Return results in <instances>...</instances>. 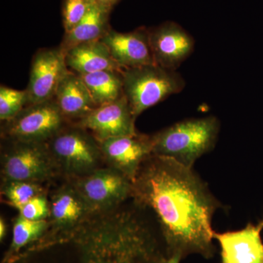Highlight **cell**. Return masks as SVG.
Returning <instances> with one entry per match:
<instances>
[{
	"instance_id": "6da1fadb",
	"label": "cell",
	"mask_w": 263,
	"mask_h": 263,
	"mask_svg": "<svg viewBox=\"0 0 263 263\" xmlns=\"http://www.w3.org/2000/svg\"><path fill=\"white\" fill-rule=\"evenodd\" d=\"M132 197L155 214L169 255L214 257L212 218L221 203L193 167L151 155L133 181Z\"/></svg>"
},
{
	"instance_id": "7a4b0ae2",
	"label": "cell",
	"mask_w": 263,
	"mask_h": 263,
	"mask_svg": "<svg viewBox=\"0 0 263 263\" xmlns=\"http://www.w3.org/2000/svg\"><path fill=\"white\" fill-rule=\"evenodd\" d=\"M112 212L95 215L70 236L47 243L62 253L51 263L164 262L168 254L162 235L136 210ZM8 263L33 262L16 256Z\"/></svg>"
},
{
	"instance_id": "3957f363",
	"label": "cell",
	"mask_w": 263,
	"mask_h": 263,
	"mask_svg": "<svg viewBox=\"0 0 263 263\" xmlns=\"http://www.w3.org/2000/svg\"><path fill=\"white\" fill-rule=\"evenodd\" d=\"M221 123L214 116L184 119L152 136L153 155L168 157L193 168L216 144Z\"/></svg>"
},
{
	"instance_id": "277c9868",
	"label": "cell",
	"mask_w": 263,
	"mask_h": 263,
	"mask_svg": "<svg viewBox=\"0 0 263 263\" xmlns=\"http://www.w3.org/2000/svg\"><path fill=\"white\" fill-rule=\"evenodd\" d=\"M124 95L135 117L184 89L186 81L177 70L151 65L124 69Z\"/></svg>"
},
{
	"instance_id": "5b68a950",
	"label": "cell",
	"mask_w": 263,
	"mask_h": 263,
	"mask_svg": "<svg viewBox=\"0 0 263 263\" xmlns=\"http://www.w3.org/2000/svg\"><path fill=\"white\" fill-rule=\"evenodd\" d=\"M47 144L59 171L72 179L100 168L105 162L100 142L75 124L66 126Z\"/></svg>"
},
{
	"instance_id": "8992f818",
	"label": "cell",
	"mask_w": 263,
	"mask_h": 263,
	"mask_svg": "<svg viewBox=\"0 0 263 263\" xmlns=\"http://www.w3.org/2000/svg\"><path fill=\"white\" fill-rule=\"evenodd\" d=\"M1 172L3 182L49 181L59 171L47 143L3 139Z\"/></svg>"
},
{
	"instance_id": "52a82bcc",
	"label": "cell",
	"mask_w": 263,
	"mask_h": 263,
	"mask_svg": "<svg viewBox=\"0 0 263 263\" xmlns=\"http://www.w3.org/2000/svg\"><path fill=\"white\" fill-rule=\"evenodd\" d=\"M2 124L3 139L48 143L70 123L62 116L53 98L27 105L14 118Z\"/></svg>"
},
{
	"instance_id": "ba28073f",
	"label": "cell",
	"mask_w": 263,
	"mask_h": 263,
	"mask_svg": "<svg viewBox=\"0 0 263 263\" xmlns=\"http://www.w3.org/2000/svg\"><path fill=\"white\" fill-rule=\"evenodd\" d=\"M72 184L95 215L112 212L133 197V181L110 166L72 179Z\"/></svg>"
},
{
	"instance_id": "9c48e42d",
	"label": "cell",
	"mask_w": 263,
	"mask_h": 263,
	"mask_svg": "<svg viewBox=\"0 0 263 263\" xmlns=\"http://www.w3.org/2000/svg\"><path fill=\"white\" fill-rule=\"evenodd\" d=\"M49 203L47 231L37 241L52 242L67 238L95 216L72 183L59 189Z\"/></svg>"
},
{
	"instance_id": "30bf717a",
	"label": "cell",
	"mask_w": 263,
	"mask_h": 263,
	"mask_svg": "<svg viewBox=\"0 0 263 263\" xmlns=\"http://www.w3.org/2000/svg\"><path fill=\"white\" fill-rule=\"evenodd\" d=\"M68 72L65 53L60 46L38 50L32 58L26 88L28 105L54 98L59 84Z\"/></svg>"
},
{
	"instance_id": "8fae6325",
	"label": "cell",
	"mask_w": 263,
	"mask_h": 263,
	"mask_svg": "<svg viewBox=\"0 0 263 263\" xmlns=\"http://www.w3.org/2000/svg\"><path fill=\"white\" fill-rule=\"evenodd\" d=\"M148 30L155 64L163 68L177 70L194 51L195 39L176 22H164Z\"/></svg>"
},
{
	"instance_id": "7c38bea8",
	"label": "cell",
	"mask_w": 263,
	"mask_h": 263,
	"mask_svg": "<svg viewBox=\"0 0 263 263\" xmlns=\"http://www.w3.org/2000/svg\"><path fill=\"white\" fill-rule=\"evenodd\" d=\"M136 118L126 97L113 103L99 106L75 124L89 132L99 142L116 137L130 136L138 133Z\"/></svg>"
},
{
	"instance_id": "4fadbf2b",
	"label": "cell",
	"mask_w": 263,
	"mask_h": 263,
	"mask_svg": "<svg viewBox=\"0 0 263 263\" xmlns=\"http://www.w3.org/2000/svg\"><path fill=\"white\" fill-rule=\"evenodd\" d=\"M104 161L134 181L142 164L153 155L152 136L137 133L100 142Z\"/></svg>"
},
{
	"instance_id": "5bb4252c",
	"label": "cell",
	"mask_w": 263,
	"mask_h": 263,
	"mask_svg": "<svg viewBox=\"0 0 263 263\" xmlns=\"http://www.w3.org/2000/svg\"><path fill=\"white\" fill-rule=\"evenodd\" d=\"M101 41L108 47L114 61L124 70L155 64L149 30L146 27L129 32H119L111 28Z\"/></svg>"
},
{
	"instance_id": "9a60e30c",
	"label": "cell",
	"mask_w": 263,
	"mask_h": 263,
	"mask_svg": "<svg viewBox=\"0 0 263 263\" xmlns=\"http://www.w3.org/2000/svg\"><path fill=\"white\" fill-rule=\"evenodd\" d=\"M263 219L258 224L248 223L235 231L214 232V239L221 247L222 263H263V242L261 233Z\"/></svg>"
},
{
	"instance_id": "2e32d148",
	"label": "cell",
	"mask_w": 263,
	"mask_h": 263,
	"mask_svg": "<svg viewBox=\"0 0 263 263\" xmlns=\"http://www.w3.org/2000/svg\"><path fill=\"white\" fill-rule=\"evenodd\" d=\"M54 99L62 116L70 124L79 122L98 108L80 76L70 70L59 84Z\"/></svg>"
},
{
	"instance_id": "e0dca14e",
	"label": "cell",
	"mask_w": 263,
	"mask_h": 263,
	"mask_svg": "<svg viewBox=\"0 0 263 263\" xmlns=\"http://www.w3.org/2000/svg\"><path fill=\"white\" fill-rule=\"evenodd\" d=\"M65 57L68 70L79 76L103 70H124L114 61L101 40L77 45L66 52Z\"/></svg>"
},
{
	"instance_id": "ac0fdd59",
	"label": "cell",
	"mask_w": 263,
	"mask_h": 263,
	"mask_svg": "<svg viewBox=\"0 0 263 263\" xmlns=\"http://www.w3.org/2000/svg\"><path fill=\"white\" fill-rule=\"evenodd\" d=\"M110 13L95 3L84 18L70 32L65 33L59 46L64 53L81 43L101 40L111 29L109 22Z\"/></svg>"
},
{
	"instance_id": "d6986e66",
	"label": "cell",
	"mask_w": 263,
	"mask_h": 263,
	"mask_svg": "<svg viewBox=\"0 0 263 263\" xmlns=\"http://www.w3.org/2000/svg\"><path fill=\"white\" fill-rule=\"evenodd\" d=\"M79 76L97 107L113 103L124 95L123 70L99 71Z\"/></svg>"
},
{
	"instance_id": "ffe728a7",
	"label": "cell",
	"mask_w": 263,
	"mask_h": 263,
	"mask_svg": "<svg viewBox=\"0 0 263 263\" xmlns=\"http://www.w3.org/2000/svg\"><path fill=\"white\" fill-rule=\"evenodd\" d=\"M48 227L47 219L32 221L19 215L15 219L11 243L5 254L3 263L8 262L26 247L41 239L47 231Z\"/></svg>"
},
{
	"instance_id": "44dd1931",
	"label": "cell",
	"mask_w": 263,
	"mask_h": 263,
	"mask_svg": "<svg viewBox=\"0 0 263 263\" xmlns=\"http://www.w3.org/2000/svg\"><path fill=\"white\" fill-rule=\"evenodd\" d=\"M43 193L44 190L41 183L10 181L3 182L2 186V195L18 210H20L33 197Z\"/></svg>"
},
{
	"instance_id": "7402d4cb",
	"label": "cell",
	"mask_w": 263,
	"mask_h": 263,
	"mask_svg": "<svg viewBox=\"0 0 263 263\" xmlns=\"http://www.w3.org/2000/svg\"><path fill=\"white\" fill-rule=\"evenodd\" d=\"M28 105L27 91L0 86V120L7 122L14 118Z\"/></svg>"
},
{
	"instance_id": "603a6c76",
	"label": "cell",
	"mask_w": 263,
	"mask_h": 263,
	"mask_svg": "<svg viewBox=\"0 0 263 263\" xmlns=\"http://www.w3.org/2000/svg\"><path fill=\"white\" fill-rule=\"evenodd\" d=\"M95 3V0H63L62 14L65 33L73 29Z\"/></svg>"
},
{
	"instance_id": "cb8c5ba5",
	"label": "cell",
	"mask_w": 263,
	"mask_h": 263,
	"mask_svg": "<svg viewBox=\"0 0 263 263\" xmlns=\"http://www.w3.org/2000/svg\"><path fill=\"white\" fill-rule=\"evenodd\" d=\"M19 211V215L32 221L46 220L50 214V203L45 193L33 197Z\"/></svg>"
},
{
	"instance_id": "d4e9b609",
	"label": "cell",
	"mask_w": 263,
	"mask_h": 263,
	"mask_svg": "<svg viewBox=\"0 0 263 263\" xmlns=\"http://www.w3.org/2000/svg\"><path fill=\"white\" fill-rule=\"evenodd\" d=\"M121 1H122V0H95L97 4L103 7L105 9L109 10V11H112L114 7L118 3H120Z\"/></svg>"
},
{
	"instance_id": "484cf974",
	"label": "cell",
	"mask_w": 263,
	"mask_h": 263,
	"mask_svg": "<svg viewBox=\"0 0 263 263\" xmlns=\"http://www.w3.org/2000/svg\"><path fill=\"white\" fill-rule=\"evenodd\" d=\"M181 254L179 253H174L171 254L166 258L163 263H181V261L183 259Z\"/></svg>"
},
{
	"instance_id": "4316f807",
	"label": "cell",
	"mask_w": 263,
	"mask_h": 263,
	"mask_svg": "<svg viewBox=\"0 0 263 263\" xmlns=\"http://www.w3.org/2000/svg\"><path fill=\"white\" fill-rule=\"evenodd\" d=\"M7 233L6 223L3 217L0 218V240L3 241Z\"/></svg>"
}]
</instances>
